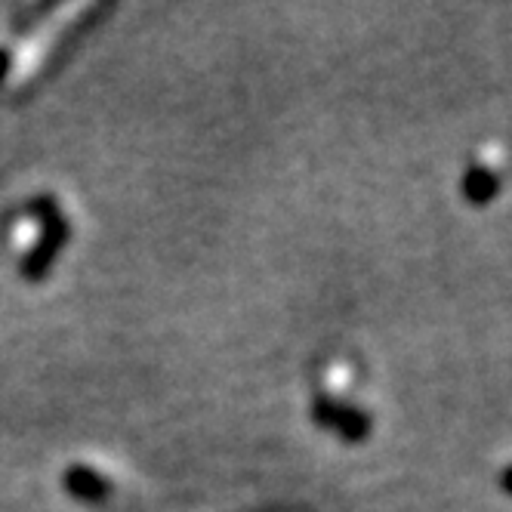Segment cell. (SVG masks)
<instances>
[{
    "label": "cell",
    "instance_id": "cell-1",
    "mask_svg": "<svg viewBox=\"0 0 512 512\" xmlns=\"http://www.w3.org/2000/svg\"><path fill=\"white\" fill-rule=\"evenodd\" d=\"M503 482H506V488L512 491V469H509V475H506V479H503Z\"/></svg>",
    "mask_w": 512,
    "mask_h": 512
}]
</instances>
